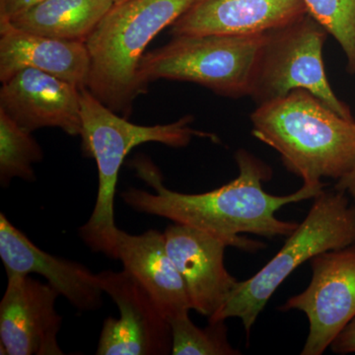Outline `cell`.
I'll return each instance as SVG.
<instances>
[{
	"label": "cell",
	"mask_w": 355,
	"mask_h": 355,
	"mask_svg": "<svg viewBox=\"0 0 355 355\" xmlns=\"http://www.w3.org/2000/svg\"><path fill=\"white\" fill-rule=\"evenodd\" d=\"M0 258L7 277L37 273L48 280L60 296L79 311H95L103 304V293L97 275L85 266L46 253L37 247L0 214Z\"/></svg>",
	"instance_id": "obj_14"
},
{
	"label": "cell",
	"mask_w": 355,
	"mask_h": 355,
	"mask_svg": "<svg viewBox=\"0 0 355 355\" xmlns=\"http://www.w3.org/2000/svg\"><path fill=\"white\" fill-rule=\"evenodd\" d=\"M331 347L335 354H355V318L336 336Z\"/></svg>",
	"instance_id": "obj_22"
},
{
	"label": "cell",
	"mask_w": 355,
	"mask_h": 355,
	"mask_svg": "<svg viewBox=\"0 0 355 355\" xmlns=\"http://www.w3.org/2000/svg\"><path fill=\"white\" fill-rule=\"evenodd\" d=\"M308 12L340 44L355 73V0H304Z\"/></svg>",
	"instance_id": "obj_20"
},
{
	"label": "cell",
	"mask_w": 355,
	"mask_h": 355,
	"mask_svg": "<svg viewBox=\"0 0 355 355\" xmlns=\"http://www.w3.org/2000/svg\"><path fill=\"white\" fill-rule=\"evenodd\" d=\"M329 32L309 12L279 29L266 33L250 97L258 105L305 89L347 120H354L345 103L331 87L324 71L323 46Z\"/></svg>",
	"instance_id": "obj_7"
},
{
	"label": "cell",
	"mask_w": 355,
	"mask_h": 355,
	"mask_svg": "<svg viewBox=\"0 0 355 355\" xmlns=\"http://www.w3.org/2000/svg\"><path fill=\"white\" fill-rule=\"evenodd\" d=\"M46 0H0V23L9 22Z\"/></svg>",
	"instance_id": "obj_21"
},
{
	"label": "cell",
	"mask_w": 355,
	"mask_h": 355,
	"mask_svg": "<svg viewBox=\"0 0 355 355\" xmlns=\"http://www.w3.org/2000/svg\"><path fill=\"white\" fill-rule=\"evenodd\" d=\"M114 4L121 3V2L127 1V0H112Z\"/></svg>",
	"instance_id": "obj_24"
},
{
	"label": "cell",
	"mask_w": 355,
	"mask_h": 355,
	"mask_svg": "<svg viewBox=\"0 0 355 355\" xmlns=\"http://www.w3.org/2000/svg\"><path fill=\"white\" fill-rule=\"evenodd\" d=\"M7 277L0 302L1 354H64L58 342L62 319L55 310L57 289L30 275Z\"/></svg>",
	"instance_id": "obj_10"
},
{
	"label": "cell",
	"mask_w": 355,
	"mask_h": 355,
	"mask_svg": "<svg viewBox=\"0 0 355 355\" xmlns=\"http://www.w3.org/2000/svg\"><path fill=\"white\" fill-rule=\"evenodd\" d=\"M116 260L132 275L158 306L168 321L191 309L182 275L166 248L164 232L151 230L140 235L119 229Z\"/></svg>",
	"instance_id": "obj_16"
},
{
	"label": "cell",
	"mask_w": 355,
	"mask_h": 355,
	"mask_svg": "<svg viewBox=\"0 0 355 355\" xmlns=\"http://www.w3.org/2000/svg\"><path fill=\"white\" fill-rule=\"evenodd\" d=\"M44 153L32 132L21 128L0 110V183L8 186L14 178L35 181L33 164L41 162Z\"/></svg>",
	"instance_id": "obj_18"
},
{
	"label": "cell",
	"mask_w": 355,
	"mask_h": 355,
	"mask_svg": "<svg viewBox=\"0 0 355 355\" xmlns=\"http://www.w3.org/2000/svg\"><path fill=\"white\" fill-rule=\"evenodd\" d=\"M46 72L87 88L90 57L83 42L65 41L16 29L9 22L0 23V81L6 83L20 70Z\"/></svg>",
	"instance_id": "obj_15"
},
{
	"label": "cell",
	"mask_w": 355,
	"mask_h": 355,
	"mask_svg": "<svg viewBox=\"0 0 355 355\" xmlns=\"http://www.w3.org/2000/svg\"><path fill=\"white\" fill-rule=\"evenodd\" d=\"M336 190L349 193L355 202V167L349 174L338 180V184L336 186Z\"/></svg>",
	"instance_id": "obj_23"
},
{
	"label": "cell",
	"mask_w": 355,
	"mask_h": 355,
	"mask_svg": "<svg viewBox=\"0 0 355 355\" xmlns=\"http://www.w3.org/2000/svg\"><path fill=\"white\" fill-rule=\"evenodd\" d=\"M310 265L309 286L280 310L304 313L310 329L301 354L321 355L355 318V245L317 254Z\"/></svg>",
	"instance_id": "obj_8"
},
{
	"label": "cell",
	"mask_w": 355,
	"mask_h": 355,
	"mask_svg": "<svg viewBox=\"0 0 355 355\" xmlns=\"http://www.w3.org/2000/svg\"><path fill=\"white\" fill-rule=\"evenodd\" d=\"M114 4L112 0H46L9 23L33 34L86 43Z\"/></svg>",
	"instance_id": "obj_17"
},
{
	"label": "cell",
	"mask_w": 355,
	"mask_h": 355,
	"mask_svg": "<svg viewBox=\"0 0 355 355\" xmlns=\"http://www.w3.org/2000/svg\"><path fill=\"white\" fill-rule=\"evenodd\" d=\"M308 13L304 0H193L171 26L173 37L266 34Z\"/></svg>",
	"instance_id": "obj_13"
},
{
	"label": "cell",
	"mask_w": 355,
	"mask_h": 355,
	"mask_svg": "<svg viewBox=\"0 0 355 355\" xmlns=\"http://www.w3.org/2000/svg\"><path fill=\"white\" fill-rule=\"evenodd\" d=\"M266 34L174 37L141 58L142 87L158 79L200 84L227 97L249 96Z\"/></svg>",
	"instance_id": "obj_6"
},
{
	"label": "cell",
	"mask_w": 355,
	"mask_h": 355,
	"mask_svg": "<svg viewBox=\"0 0 355 355\" xmlns=\"http://www.w3.org/2000/svg\"><path fill=\"white\" fill-rule=\"evenodd\" d=\"M0 110L30 132L58 128L76 137L83 130L81 89L40 70H20L2 83Z\"/></svg>",
	"instance_id": "obj_11"
},
{
	"label": "cell",
	"mask_w": 355,
	"mask_h": 355,
	"mask_svg": "<svg viewBox=\"0 0 355 355\" xmlns=\"http://www.w3.org/2000/svg\"><path fill=\"white\" fill-rule=\"evenodd\" d=\"M193 0H127L114 4L86 41L90 57L87 89L128 118L135 98L146 93L140 60L150 42L171 27Z\"/></svg>",
	"instance_id": "obj_4"
},
{
	"label": "cell",
	"mask_w": 355,
	"mask_h": 355,
	"mask_svg": "<svg viewBox=\"0 0 355 355\" xmlns=\"http://www.w3.org/2000/svg\"><path fill=\"white\" fill-rule=\"evenodd\" d=\"M355 244V207L345 191H322L284 247L251 279L237 282L210 323L239 318L248 335L280 284L317 254Z\"/></svg>",
	"instance_id": "obj_5"
},
{
	"label": "cell",
	"mask_w": 355,
	"mask_h": 355,
	"mask_svg": "<svg viewBox=\"0 0 355 355\" xmlns=\"http://www.w3.org/2000/svg\"><path fill=\"white\" fill-rule=\"evenodd\" d=\"M172 330L173 355H236L241 354L231 347L224 321L198 328L191 322L189 313L170 320Z\"/></svg>",
	"instance_id": "obj_19"
},
{
	"label": "cell",
	"mask_w": 355,
	"mask_h": 355,
	"mask_svg": "<svg viewBox=\"0 0 355 355\" xmlns=\"http://www.w3.org/2000/svg\"><path fill=\"white\" fill-rule=\"evenodd\" d=\"M239 175L230 183L202 193H178L166 188L155 164L146 156L132 162L137 176L153 189V193L130 188L121 193L128 207L144 214L169 219L214 236L231 247L258 251L265 244L242 237L243 233L273 238L291 235L298 223L277 218L284 205L315 198L324 186L303 184L287 196H273L263 189L272 177V170L245 149L235 155Z\"/></svg>",
	"instance_id": "obj_1"
},
{
	"label": "cell",
	"mask_w": 355,
	"mask_h": 355,
	"mask_svg": "<svg viewBox=\"0 0 355 355\" xmlns=\"http://www.w3.org/2000/svg\"><path fill=\"white\" fill-rule=\"evenodd\" d=\"M253 135L282 156L304 184L324 186L355 167V121L334 112L305 89L259 105L251 114Z\"/></svg>",
	"instance_id": "obj_2"
},
{
	"label": "cell",
	"mask_w": 355,
	"mask_h": 355,
	"mask_svg": "<svg viewBox=\"0 0 355 355\" xmlns=\"http://www.w3.org/2000/svg\"><path fill=\"white\" fill-rule=\"evenodd\" d=\"M166 248L182 275L191 309L211 318L238 280L224 265L227 245L198 229L174 223L164 231Z\"/></svg>",
	"instance_id": "obj_12"
},
{
	"label": "cell",
	"mask_w": 355,
	"mask_h": 355,
	"mask_svg": "<svg viewBox=\"0 0 355 355\" xmlns=\"http://www.w3.org/2000/svg\"><path fill=\"white\" fill-rule=\"evenodd\" d=\"M193 120L186 116L167 125H135L103 104L87 88L81 90L83 150L96 161L99 187L94 209L79 228V235L92 251L116 260L114 195L119 172L132 149L147 142L184 147L193 137L218 141L216 135L193 130L190 125Z\"/></svg>",
	"instance_id": "obj_3"
},
{
	"label": "cell",
	"mask_w": 355,
	"mask_h": 355,
	"mask_svg": "<svg viewBox=\"0 0 355 355\" xmlns=\"http://www.w3.org/2000/svg\"><path fill=\"white\" fill-rule=\"evenodd\" d=\"M97 277L102 291L118 306L120 318L105 320L96 354H171L169 321L141 284L125 270H105Z\"/></svg>",
	"instance_id": "obj_9"
}]
</instances>
